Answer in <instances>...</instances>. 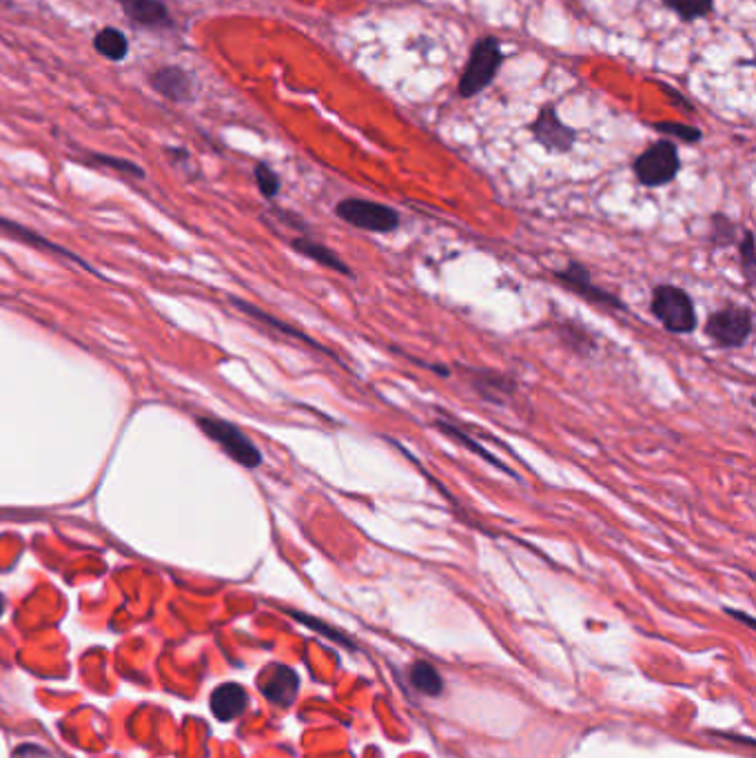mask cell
Listing matches in <instances>:
<instances>
[{
    "instance_id": "6da1fadb",
    "label": "cell",
    "mask_w": 756,
    "mask_h": 758,
    "mask_svg": "<svg viewBox=\"0 0 756 758\" xmlns=\"http://www.w3.org/2000/svg\"><path fill=\"white\" fill-rule=\"evenodd\" d=\"M504 63V51L499 40L493 36L479 38L471 49V56L466 60L464 74L459 78V96L473 98L482 94L493 83L499 67Z\"/></svg>"
},
{
    "instance_id": "7a4b0ae2",
    "label": "cell",
    "mask_w": 756,
    "mask_h": 758,
    "mask_svg": "<svg viewBox=\"0 0 756 758\" xmlns=\"http://www.w3.org/2000/svg\"><path fill=\"white\" fill-rule=\"evenodd\" d=\"M650 309L655 313L657 320L663 324V329L670 333H692L697 329L699 317H697V306H694L692 297L688 291L679 289V286L672 284H661L652 293V302Z\"/></svg>"
},
{
    "instance_id": "3957f363",
    "label": "cell",
    "mask_w": 756,
    "mask_h": 758,
    "mask_svg": "<svg viewBox=\"0 0 756 758\" xmlns=\"http://www.w3.org/2000/svg\"><path fill=\"white\" fill-rule=\"evenodd\" d=\"M196 422L202 428V433L207 435L211 442H216L236 464L249 470L262 466L264 457L260 448L255 446L253 439L244 433L242 428L220 417H198Z\"/></svg>"
},
{
    "instance_id": "277c9868",
    "label": "cell",
    "mask_w": 756,
    "mask_h": 758,
    "mask_svg": "<svg viewBox=\"0 0 756 758\" xmlns=\"http://www.w3.org/2000/svg\"><path fill=\"white\" fill-rule=\"evenodd\" d=\"M681 169V158H679V149L674 145L672 140H659L655 145H650L641 156L635 160L632 165V171H635L637 180L643 184V187L657 189V187H666Z\"/></svg>"
},
{
    "instance_id": "5b68a950",
    "label": "cell",
    "mask_w": 756,
    "mask_h": 758,
    "mask_svg": "<svg viewBox=\"0 0 756 758\" xmlns=\"http://www.w3.org/2000/svg\"><path fill=\"white\" fill-rule=\"evenodd\" d=\"M337 218L369 233H391L400 227V213L382 202L346 198L335 207Z\"/></svg>"
},
{
    "instance_id": "8992f818",
    "label": "cell",
    "mask_w": 756,
    "mask_h": 758,
    "mask_svg": "<svg viewBox=\"0 0 756 758\" xmlns=\"http://www.w3.org/2000/svg\"><path fill=\"white\" fill-rule=\"evenodd\" d=\"M754 329V315L745 306H728L706 322V335L721 348H739L750 340Z\"/></svg>"
},
{
    "instance_id": "52a82bcc",
    "label": "cell",
    "mask_w": 756,
    "mask_h": 758,
    "mask_svg": "<svg viewBox=\"0 0 756 758\" xmlns=\"http://www.w3.org/2000/svg\"><path fill=\"white\" fill-rule=\"evenodd\" d=\"M530 133L550 153H568L577 142V131L561 122L555 107L539 109L537 118L530 122Z\"/></svg>"
},
{
    "instance_id": "ba28073f",
    "label": "cell",
    "mask_w": 756,
    "mask_h": 758,
    "mask_svg": "<svg viewBox=\"0 0 756 758\" xmlns=\"http://www.w3.org/2000/svg\"><path fill=\"white\" fill-rule=\"evenodd\" d=\"M555 275H557V280L564 282L572 293L586 297L588 302L599 304V306H608V309H617V311L623 309V302L619 300L617 295L604 291V289H601V286H597L595 282H592L590 273H588V269H586L584 264L570 262L566 266V269L557 271Z\"/></svg>"
},
{
    "instance_id": "9c48e42d",
    "label": "cell",
    "mask_w": 756,
    "mask_h": 758,
    "mask_svg": "<svg viewBox=\"0 0 756 758\" xmlns=\"http://www.w3.org/2000/svg\"><path fill=\"white\" fill-rule=\"evenodd\" d=\"M149 85L156 94L171 102H187L193 98V78L182 67L169 65L149 74Z\"/></svg>"
},
{
    "instance_id": "30bf717a",
    "label": "cell",
    "mask_w": 756,
    "mask_h": 758,
    "mask_svg": "<svg viewBox=\"0 0 756 758\" xmlns=\"http://www.w3.org/2000/svg\"><path fill=\"white\" fill-rule=\"evenodd\" d=\"M298 674H295L291 668H284V665H273L267 672L262 674L260 679V688L262 694L275 705H291L295 694H298Z\"/></svg>"
},
{
    "instance_id": "8fae6325",
    "label": "cell",
    "mask_w": 756,
    "mask_h": 758,
    "mask_svg": "<svg viewBox=\"0 0 756 758\" xmlns=\"http://www.w3.org/2000/svg\"><path fill=\"white\" fill-rule=\"evenodd\" d=\"M116 3L134 25L149 29H162L173 25L169 7L162 3V0H116Z\"/></svg>"
},
{
    "instance_id": "7c38bea8",
    "label": "cell",
    "mask_w": 756,
    "mask_h": 758,
    "mask_svg": "<svg viewBox=\"0 0 756 758\" xmlns=\"http://www.w3.org/2000/svg\"><path fill=\"white\" fill-rule=\"evenodd\" d=\"M249 694L238 683H224L211 694V712L218 716L220 721H233L247 710Z\"/></svg>"
},
{
    "instance_id": "4fadbf2b",
    "label": "cell",
    "mask_w": 756,
    "mask_h": 758,
    "mask_svg": "<svg viewBox=\"0 0 756 758\" xmlns=\"http://www.w3.org/2000/svg\"><path fill=\"white\" fill-rule=\"evenodd\" d=\"M291 244H293L295 251L304 255V258L318 262V264L326 266V269H331V271H337V273H342V275H349V278L353 275L351 266L346 264L335 251H331L329 247H324V244L315 242L311 238H295Z\"/></svg>"
},
{
    "instance_id": "5bb4252c",
    "label": "cell",
    "mask_w": 756,
    "mask_h": 758,
    "mask_svg": "<svg viewBox=\"0 0 756 758\" xmlns=\"http://www.w3.org/2000/svg\"><path fill=\"white\" fill-rule=\"evenodd\" d=\"M435 428H439V430H442V433L446 435V437H451V439H455V442L457 444H462V446H466L468 450H471V453H475L477 457H482L484 459V462H488V464H493L495 468H499V470H504V473H508V475H513V477H517L515 473H513V470H510V468H506V464L502 462V459H497L493 453H488V450L482 446V444H479V442H475V439L471 437V433H466V430L464 428H459L455 422H448V419H437V422H435Z\"/></svg>"
},
{
    "instance_id": "9a60e30c",
    "label": "cell",
    "mask_w": 756,
    "mask_h": 758,
    "mask_svg": "<svg viewBox=\"0 0 756 758\" xmlns=\"http://www.w3.org/2000/svg\"><path fill=\"white\" fill-rule=\"evenodd\" d=\"M231 302H233V304H236L242 313H247L249 317H253V320H258V322H262V324H269V326H271V329L280 331V333L289 335V337H295V340H302V342H306V344H309V346L318 348V351H320V353H324V355H333V353L329 351V348L320 346L318 342L311 340V337H309V335H306V333H302V331H298V329H293V326H291V324H286V322L275 320V317H273V315H269V313L260 311V309H258V306H253V304L244 302V300H238V297H233V300H231Z\"/></svg>"
},
{
    "instance_id": "2e32d148",
    "label": "cell",
    "mask_w": 756,
    "mask_h": 758,
    "mask_svg": "<svg viewBox=\"0 0 756 758\" xmlns=\"http://www.w3.org/2000/svg\"><path fill=\"white\" fill-rule=\"evenodd\" d=\"M94 49L111 63H120L129 54V40L116 27H102L94 36Z\"/></svg>"
},
{
    "instance_id": "e0dca14e",
    "label": "cell",
    "mask_w": 756,
    "mask_h": 758,
    "mask_svg": "<svg viewBox=\"0 0 756 758\" xmlns=\"http://www.w3.org/2000/svg\"><path fill=\"white\" fill-rule=\"evenodd\" d=\"M477 379H473L477 391L482 397L490 399V402H499L497 395H513L517 391L515 379H510L506 375H497L490 371H473Z\"/></svg>"
},
{
    "instance_id": "ac0fdd59",
    "label": "cell",
    "mask_w": 756,
    "mask_h": 758,
    "mask_svg": "<svg viewBox=\"0 0 756 758\" xmlns=\"http://www.w3.org/2000/svg\"><path fill=\"white\" fill-rule=\"evenodd\" d=\"M0 229H5L7 233H12V235H16V238L18 240H23V242H27V244H32V247H40V249H43V251H51V253H60V255H63V258H69V260H74V262H80L78 258H76V253L74 255H71L67 249H60L58 247V244H51V242H47L45 238H43V235H38V233H34V231H27L25 227H20V224H16V222H12V220H5V218H0ZM80 264H83V262H80Z\"/></svg>"
},
{
    "instance_id": "d6986e66",
    "label": "cell",
    "mask_w": 756,
    "mask_h": 758,
    "mask_svg": "<svg viewBox=\"0 0 756 758\" xmlns=\"http://www.w3.org/2000/svg\"><path fill=\"white\" fill-rule=\"evenodd\" d=\"M411 681L417 690H420L422 694H428V696L442 694V688H444L442 676H439V672L433 668V665L426 663V661L413 663Z\"/></svg>"
},
{
    "instance_id": "ffe728a7",
    "label": "cell",
    "mask_w": 756,
    "mask_h": 758,
    "mask_svg": "<svg viewBox=\"0 0 756 758\" xmlns=\"http://www.w3.org/2000/svg\"><path fill=\"white\" fill-rule=\"evenodd\" d=\"M663 5L686 23H694V20L706 18L712 12L714 0H663Z\"/></svg>"
},
{
    "instance_id": "44dd1931",
    "label": "cell",
    "mask_w": 756,
    "mask_h": 758,
    "mask_svg": "<svg viewBox=\"0 0 756 758\" xmlns=\"http://www.w3.org/2000/svg\"><path fill=\"white\" fill-rule=\"evenodd\" d=\"M652 129L663 133V136H668V138H677V140L688 142V145H697L703 136L701 129L686 125V122H655Z\"/></svg>"
},
{
    "instance_id": "7402d4cb",
    "label": "cell",
    "mask_w": 756,
    "mask_h": 758,
    "mask_svg": "<svg viewBox=\"0 0 756 758\" xmlns=\"http://www.w3.org/2000/svg\"><path fill=\"white\" fill-rule=\"evenodd\" d=\"M253 176H255V184H258V189H260V193H262L264 198L273 200L275 196H278L280 187H282L280 176L269 165H264V162H258V165H255Z\"/></svg>"
},
{
    "instance_id": "603a6c76",
    "label": "cell",
    "mask_w": 756,
    "mask_h": 758,
    "mask_svg": "<svg viewBox=\"0 0 756 758\" xmlns=\"http://www.w3.org/2000/svg\"><path fill=\"white\" fill-rule=\"evenodd\" d=\"M291 614H293V617H295V619H298V621L306 623V626H309L311 630H318V632H322V634H324V637H329V639H333V641H337V643H342V645H346V648H353L351 639H346V637H344V634H342V632H337L335 628H331V626H324V623H322V621L313 619V617H306V614H300V612H291Z\"/></svg>"
},
{
    "instance_id": "cb8c5ba5",
    "label": "cell",
    "mask_w": 756,
    "mask_h": 758,
    "mask_svg": "<svg viewBox=\"0 0 756 758\" xmlns=\"http://www.w3.org/2000/svg\"><path fill=\"white\" fill-rule=\"evenodd\" d=\"M739 253H741V262H743V271L748 278H754V269H756V255H754V235L752 231H745L743 240L739 242Z\"/></svg>"
},
{
    "instance_id": "d4e9b609",
    "label": "cell",
    "mask_w": 756,
    "mask_h": 758,
    "mask_svg": "<svg viewBox=\"0 0 756 758\" xmlns=\"http://www.w3.org/2000/svg\"><path fill=\"white\" fill-rule=\"evenodd\" d=\"M91 158H94V162H98V165H105V167H111L116 171L129 173V176H134V178L145 176V171H142L138 165H134V162H129V160H120L114 156H91Z\"/></svg>"
},
{
    "instance_id": "484cf974",
    "label": "cell",
    "mask_w": 756,
    "mask_h": 758,
    "mask_svg": "<svg viewBox=\"0 0 756 758\" xmlns=\"http://www.w3.org/2000/svg\"><path fill=\"white\" fill-rule=\"evenodd\" d=\"M728 614H732V617H737L739 621H743V623H745V626H748V628H754V619H752V617H748V614H743V612H734V610H728Z\"/></svg>"
},
{
    "instance_id": "4316f807",
    "label": "cell",
    "mask_w": 756,
    "mask_h": 758,
    "mask_svg": "<svg viewBox=\"0 0 756 758\" xmlns=\"http://www.w3.org/2000/svg\"><path fill=\"white\" fill-rule=\"evenodd\" d=\"M3 612H5V599H3V594H0V614Z\"/></svg>"
}]
</instances>
